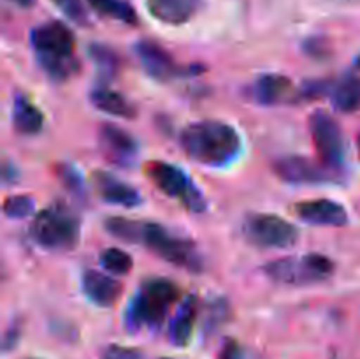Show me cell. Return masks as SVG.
I'll list each match as a JSON object with an SVG mask.
<instances>
[{"instance_id":"9a60e30c","label":"cell","mask_w":360,"mask_h":359,"mask_svg":"<svg viewBox=\"0 0 360 359\" xmlns=\"http://www.w3.org/2000/svg\"><path fill=\"white\" fill-rule=\"evenodd\" d=\"M81 287H83L84 296L94 305L102 306V308H109L115 305L122 298L123 292L122 282L95 270L84 271L83 278H81Z\"/></svg>"},{"instance_id":"7a4b0ae2","label":"cell","mask_w":360,"mask_h":359,"mask_svg":"<svg viewBox=\"0 0 360 359\" xmlns=\"http://www.w3.org/2000/svg\"><path fill=\"white\" fill-rule=\"evenodd\" d=\"M179 143L192 160L207 168H224L232 164L241 153L238 130L218 120L190 123L183 129Z\"/></svg>"},{"instance_id":"8992f818","label":"cell","mask_w":360,"mask_h":359,"mask_svg":"<svg viewBox=\"0 0 360 359\" xmlns=\"http://www.w3.org/2000/svg\"><path fill=\"white\" fill-rule=\"evenodd\" d=\"M264 273L281 285H313L333 277L334 263L322 253L288 256L266 264Z\"/></svg>"},{"instance_id":"f1b7e54d","label":"cell","mask_w":360,"mask_h":359,"mask_svg":"<svg viewBox=\"0 0 360 359\" xmlns=\"http://www.w3.org/2000/svg\"><path fill=\"white\" fill-rule=\"evenodd\" d=\"M218 359H245V355H243V351L241 347H239L238 341L229 338V340H225L224 345H221Z\"/></svg>"},{"instance_id":"e0dca14e","label":"cell","mask_w":360,"mask_h":359,"mask_svg":"<svg viewBox=\"0 0 360 359\" xmlns=\"http://www.w3.org/2000/svg\"><path fill=\"white\" fill-rule=\"evenodd\" d=\"M94 183L95 189H97L98 196L105 201V203L118 204V206L125 208H134L137 204H141V196L134 187H130L129 183L120 182L116 176L109 175L105 171H97L94 172Z\"/></svg>"},{"instance_id":"2e32d148","label":"cell","mask_w":360,"mask_h":359,"mask_svg":"<svg viewBox=\"0 0 360 359\" xmlns=\"http://www.w3.org/2000/svg\"><path fill=\"white\" fill-rule=\"evenodd\" d=\"M202 6L204 0H146L148 13L165 25L186 23Z\"/></svg>"},{"instance_id":"7c38bea8","label":"cell","mask_w":360,"mask_h":359,"mask_svg":"<svg viewBox=\"0 0 360 359\" xmlns=\"http://www.w3.org/2000/svg\"><path fill=\"white\" fill-rule=\"evenodd\" d=\"M250 97L260 106H278L297 99L294 83L283 74H262L250 87Z\"/></svg>"},{"instance_id":"603a6c76","label":"cell","mask_w":360,"mask_h":359,"mask_svg":"<svg viewBox=\"0 0 360 359\" xmlns=\"http://www.w3.org/2000/svg\"><path fill=\"white\" fill-rule=\"evenodd\" d=\"M102 267L105 271H109L111 275H116V277H123V275L130 273L134 266V260L130 257V253L123 252L120 248H105L104 252L98 257Z\"/></svg>"},{"instance_id":"d4e9b609","label":"cell","mask_w":360,"mask_h":359,"mask_svg":"<svg viewBox=\"0 0 360 359\" xmlns=\"http://www.w3.org/2000/svg\"><path fill=\"white\" fill-rule=\"evenodd\" d=\"M35 201L32 196H11L4 201V213L9 218H27L34 213Z\"/></svg>"},{"instance_id":"5b68a950","label":"cell","mask_w":360,"mask_h":359,"mask_svg":"<svg viewBox=\"0 0 360 359\" xmlns=\"http://www.w3.org/2000/svg\"><path fill=\"white\" fill-rule=\"evenodd\" d=\"M32 238L41 246L55 252L74 250L81 238L79 217L63 203H53L35 217Z\"/></svg>"},{"instance_id":"f546056e","label":"cell","mask_w":360,"mask_h":359,"mask_svg":"<svg viewBox=\"0 0 360 359\" xmlns=\"http://www.w3.org/2000/svg\"><path fill=\"white\" fill-rule=\"evenodd\" d=\"M14 178H16V169H14L13 164L6 162V165H4V180L9 183V182H13Z\"/></svg>"},{"instance_id":"83f0119b","label":"cell","mask_w":360,"mask_h":359,"mask_svg":"<svg viewBox=\"0 0 360 359\" xmlns=\"http://www.w3.org/2000/svg\"><path fill=\"white\" fill-rule=\"evenodd\" d=\"M101 359H143L137 348L123 347V345H109L101 354Z\"/></svg>"},{"instance_id":"cb8c5ba5","label":"cell","mask_w":360,"mask_h":359,"mask_svg":"<svg viewBox=\"0 0 360 359\" xmlns=\"http://www.w3.org/2000/svg\"><path fill=\"white\" fill-rule=\"evenodd\" d=\"M88 53H90V58L94 60L95 65L98 67V70L105 76H115L120 70V56L115 49L104 44H91Z\"/></svg>"},{"instance_id":"d6986e66","label":"cell","mask_w":360,"mask_h":359,"mask_svg":"<svg viewBox=\"0 0 360 359\" xmlns=\"http://www.w3.org/2000/svg\"><path fill=\"white\" fill-rule=\"evenodd\" d=\"M330 102L341 113H354L360 109V76L347 74L330 87Z\"/></svg>"},{"instance_id":"836d02e7","label":"cell","mask_w":360,"mask_h":359,"mask_svg":"<svg viewBox=\"0 0 360 359\" xmlns=\"http://www.w3.org/2000/svg\"><path fill=\"white\" fill-rule=\"evenodd\" d=\"M162 359H167V358H162Z\"/></svg>"},{"instance_id":"30bf717a","label":"cell","mask_w":360,"mask_h":359,"mask_svg":"<svg viewBox=\"0 0 360 359\" xmlns=\"http://www.w3.org/2000/svg\"><path fill=\"white\" fill-rule=\"evenodd\" d=\"M273 169L278 178L292 185H320V183L333 182L340 176L322 162H313L299 155L278 158L273 164Z\"/></svg>"},{"instance_id":"4fadbf2b","label":"cell","mask_w":360,"mask_h":359,"mask_svg":"<svg viewBox=\"0 0 360 359\" xmlns=\"http://www.w3.org/2000/svg\"><path fill=\"white\" fill-rule=\"evenodd\" d=\"M136 55L143 63L144 70L150 74L151 77L158 81H169L174 80L176 76L183 74L181 65L176 63L171 53L165 51L162 46L151 41H141L136 44Z\"/></svg>"},{"instance_id":"52a82bcc","label":"cell","mask_w":360,"mask_h":359,"mask_svg":"<svg viewBox=\"0 0 360 359\" xmlns=\"http://www.w3.org/2000/svg\"><path fill=\"white\" fill-rule=\"evenodd\" d=\"M144 171H146L151 183L160 192H164L165 196L172 197L178 203H181L188 211L200 213V211L206 210L207 203L204 194L200 192L199 187L193 185L190 176L183 169H179L178 165L169 164V162L155 160L148 162Z\"/></svg>"},{"instance_id":"ffe728a7","label":"cell","mask_w":360,"mask_h":359,"mask_svg":"<svg viewBox=\"0 0 360 359\" xmlns=\"http://www.w3.org/2000/svg\"><path fill=\"white\" fill-rule=\"evenodd\" d=\"M90 101L98 111L118 116V118H134L137 113L132 102L127 101L122 94L108 87L94 88L90 92Z\"/></svg>"},{"instance_id":"7402d4cb","label":"cell","mask_w":360,"mask_h":359,"mask_svg":"<svg viewBox=\"0 0 360 359\" xmlns=\"http://www.w3.org/2000/svg\"><path fill=\"white\" fill-rule=\"evenodd\" d=\"M88 6L98 14L127 25L137 23L136 9L127 0H86Z\"/></svg>"},{"instance_id":"4dcf8cb0","label":"cell","mask_w":360,"mask_h":359,"mask_svg":"<svg viewBox=\"0 0 360 359\" xmlns=\"http://www.w3.org/2000/svg\"><path fill=\"white\" fill-rule=\"evenodd\" d=\"M13 4H16L18 7H23V9H28V7H32L35 4V0H11Z\"/></svg>"},{"instance_id":"9c48e42d","label":"cell","mask_w":360,"mask_h":359,"mask_svg":"<svg viewBox=\"0 0 360 359\" xmlns=\"http://www.w3.org/2000/svg\"><path fill=\"white\" fill-rule=\"evenodd\" d=\"M309 132L322 164L340 175L345 168V139L336 120L326 111H315L309 116Z\"/></svg>"},{"instance_id":"5bb4252c","label":"cell","mask_w":360,"mask_h":359,"mask_svg":"<svg viewBox=\"0 0 360 359\" xmlns=\"http://www.w3.org/2000/svg\"><path fill=\"white\" fill-rule=\"evenodd\" d=\"M294 213L302 222L311 225H345L348 222V213L343 204L330 199L301 201L294 204Z\"/></svg>"},{"instance_id":"ba28073f","label":"cell","mask_w":360,"mask_h":359,"mask_svg":"<svg viewBox=\"0 0 360 359\" xmlns=\"http://www.w3.org/2000/svg\"><path fill=\"white\" fill-rule=\"evenodd\" d=\"M243 234L260 248H290L297 243L299 232L290 222L273 213H252L245 218Z\"/></svg>"},{"instance_id":"d6a6232c","label":"cell","mask_w":360,"mask_h":359,"mask_svg":"<svg viewBox=\"0 0 360 359\" xmlns=\"http://www.w3.org/2000/svg\"><path fill=\"white\" fill-rule=\"evenodd\" d=\"M357 150H359V157H360V136H359V139H357Z\"/></svg>"},{"instance_id":"44dd1931","label":"cell","mask_w":360,"mask_h":359,"mask_svg":"<svg viewBox=\"0 0 360 359\" xmlns=\"http://www.w3.org/2000/svg\"><path fill=\"white\" fill-rule=\"evenodd\" d=\"M197 319V299L193 296H186L185 301L179 306L178 313L172 319L169 327V338L174 345L183 347L190 341L193 334V326Z\"/></svg>"},{"instance_id":"4316f807","label":"cell","mask_w":360,"mask_h":359,"mask_svg":"<svg viewBox=\"0 0 360 359\" xmlns=\"http://www.w3.org/2000/svg\"><path fill=\"white\" fill-rule=\"evenodd\" d=\"M56 175H58L60 182L63 183L69 192L76 194V196H83V190H84V183L81 175L77 172V169L70 164H58L56 165Z\"/></svg>"},{"instance_id":"277c9868","label":"cell","mask_w":360,"mask_h":359,"mask_svg":"<svg viewBox=\"0 0 360 359\" xmlns=\"http://www.w3.org/2000/svg\"><path fill=\"white\" fill-rule=\"evenodd\" d=\"M181 296V289L167 278H150L143 282L132 298L127 312L130 327H158L167 317L169 310Z\"/></svg>"},{"instance_id":"6da1fadb","label":"cell","mask_w":360,"mask_h":359,"mask_svg":"<svg viewBox=\"0 0 360 359\" xmlns=\"http://www.w3.org/2000/svg\"><path fill=\"white\" fill-rule=\"evenodd\" d=\"M104 227L109 234L122 241L148 246L151 252L157 253L160 259L171 263L172 266L192 271V273L202 271L204 263L197 246L190 239L171 234L164 225L157 224V222H139L123 217H111L105 218Z\"/></svg>"},{"instance_id":"484cf974","label":"cell","mask_w":360,"mask_h":359,"mask_svg":"<svg viewBox=\"0 0 360 359\" xmlns=\"http://www.w3.org/2000/svg\"><path fill=\"white\" fill-rule=\"evenodd\" d=\"M63 14H65L69 20H72L74 23L81 25H90V16H88V11L84 7L83 0H51Z\"/></svg>"},{"instance_id":"1f68e13d","label":"cell","mask_w":360,"mask_h":359,"mask_svg":"<svg viewBox=\"0 0 360 359\" xmlns=\"http://www.w3.org/2000/svg\"><path fill=\"white\" fill-rule=\"evenodd\" d=\"M355 65H357V67H359V69H360V55L357 56V60H355Z\"/></svg>"},{"instance_id":"8fae6325","label":"cell","mask_w":360,"mask_h":359,"mask_svg":"<svg viewBox=\"0 0 360 359\" xmlns=\"http://www.w3.org/2000/svg\"><path fill=\"white\" fill-rule=\"evenodd\" d=\"M98 141H101L102 153L109 162L122 165V168H130L136 164L139 146L127 130L120 129L112 123H104L98 132Z\"/></svg>"},{"instance_id":"3957f363","label":"cell","mask_w":360,"mask_h":359,"mask_svg":"<svg viewBox=\"0 0 360 359\" xmlns=\"http://www.w3.org/2000/svg\"><path fill=\"white\" fill-rule=\"evenodd\" d=\"M30 44L42 69L55 81H65L79 70L76 37L62 21H48L32 28Z\"/></svg>"},{"instance_id":"ac0fdd59","label":"cell","mask_w":360,"mask_h":359,"mask_svg":"<svg viewBox=\"0 0 360 359\" xmlns=\"http://www.w3.org/2000/svg\"><path fill=\"white\" fill-rule=\"evenodd\" d=\"M44 125V115L41 109L25 94H16L13 97V127L18 134L34 136L41 132Z\"/></svg>"}]
</instances>
